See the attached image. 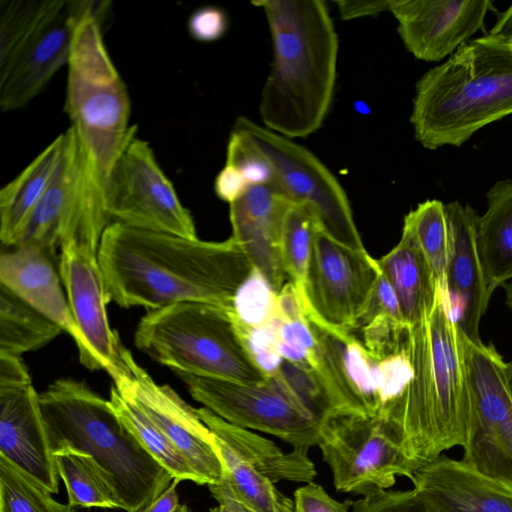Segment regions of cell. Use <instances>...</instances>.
<instances>
[{
    "label": "cell",
    "mask_w": 512,
    "mask_h": 512,
    "mask_svg": "<svg viewBox=\"0 0 512 512\" xmlns=\"http://www.w3.org/2000/svg\"><path fill=\"white\" fill-rule=\"evenodd\" d=\"M98 258L109 298L123 308L201 302L230 311L253 271L232 236L204 241L117 222L105 229Z\"/></svg>",
    "instance_id": "1"
},
{
    "label": "cell",
    "mask_w": 512,
    "mask_h": 512,
    "mask_svg": "<svg viewBox=\"0 0 512 512\" xmlns=\"http://www.w3.org/2000/svg\"><path fill=\"white\" fill-rule=\"evenodd\" d=\"M407 350L411 378L377 413L418 470L445 450L465 446L473 412L462 331L440 286L431 308L409 327Z\"/></svg>",
    "instance_id": "2"
},
{
    "label": "cell",
    "mask_w": 512,
    "mask_h": 512,
    "mask_svg": "<svg viewBox=\"0 0 512 512\" xmlns=\"http://www.w3.org/2000/svg\"><path fill=\"white\" fill-rule=\"evenodd\" d=\"M273 44V60L259 105L264 127L291 138L317 131L329 111L338 36L321 0H258Z\"/></svg>",
    "instance_id": "3"
},
{
    "label": "cell",
    "mask_w": 512,
    "mask_h": 512,
    "mask_svg": "<svg viewBox=\"0 0 512 512\" xmlns=\"http://www.w3.org/2000/svg\"><path fill=\"white\" fill-rule=\"evenodd\" d=\"M39 403L52 454L72 449L91 456L126 512H137L173 481L119 419L109 400L85 383L56 380L39 394Z\"/></svg>",
    "instance_id": "4"
},
{
    "label": "cell",
    "mask_w": 512,
    "mask_h": 512,
    "mask_svg": "<svg viewBox=\"0 0 512 512\" xmlns=\"http://www.w3.org/2000/svg\"><path fill=\"white\" fill-rule=\"evenodd\" d=\"M512 114V50L482 36L416 83L410 122L425 148L461 146Z\"/></svg>",
    "instance_id": "5"
},
{
    "label": "cell",
    "mask_w": 512,
    "mask_h": 512,
    "mask_svg": "<svg viewBox=\"0 0 512 512\" xmlns=\"http://www.w3.org/2000/svg\"><path fill=\"white\" fill-rule=\"evenodd\" d=\"M106 2L87 1L67 63L64 109L84 151L105 180L135 125L125 83L104 43Z\"/></svg>",
    "instance_id": "6"
},
{
    "label": "cell",
    "mask_w": 512,
    "mask_h": 512,
    "mask_svg": "<svg viewBox=\"0 0 512 512\" xmlns=\"http://www.w3.org/2000/svg\"><path fill=\"white\" fill-rule=\"evenodd\" d=\"M134 343L174 372L250 384L269 379L247 351L229 311L220 306L182 302L148 310Z\"/></svg>",
    "instance_id": "7"
},
{
    "label": "cell",
    "mask_w": 512,
    "mask_h": 512,
    "mask_svg": "<svg viewBox=\"0 0 512 512\" xmlns=\"http://www.w3.org/2000/svg\"><path fill=\"white\" fill-rule=\"evenodd\" d=\"M104 183L70 126L54 175L14 247L37 246L56 256V249L74 238L99 248L111 224L104 207Z\"/></svg>",
    "instance_id": "8"
},
{
    "label": "cell",
    "mask_w": 512,
    "mask_h": 512,
    "mask_svg": "<svg viewBox=\"0 0 512 512\" xmlns=\"http://www.w3.org/2000/svg\"><path fill=\"white\" fill-rule=\"evenodd\" d=\"M212 431L225 468V477L236 495L255 512H294V502L275 486L277 482L309 483L316 477L308 449L282 451L272 441L198 409Z\"/></svg>",
    "instance_id": "9"
},
{
    "label": "cell",
    "mask_w": 512,
    "mask_h": 512,
    "mask_svg": "<svg viewBox=\"0 0 512 512\" xmlns=\"http://www.w3.org/2000/svg\"><path fill=\"white\" fill-rule=\"evenodd\" d=\"M233 128L246 134L268 158L274 184L289 202L307 207L330 238L366 250L343 187L312 152L246 117H238Z\"/></svg>",
    "instance_id": "10"
},
{
    "label": "cell",
    "mask_w": 512,
    "mask_h": 512,
    "mask_svg": "<svg viewBox=\"0 0 512 512\" xmlns=\"http://www.w3.org/2000/svg\"><path fill=\"white\" fill-rule=\"evenodd\" d=\"M111 223L196 238L190 211L158 164L149 143L133 129L104 183Z\"/></svg>",
    "instance_id": "11"
},
{
    "label": "cell",
    "mask_w": 512,
    "mask_h": 512,
    "mask_svg": "<svg viewBox=\"0 0 512 512\" xmlns=\"http://www.w3.org/2000/svg\"><path fill=\"white\" fill-rule=\"evenodd\" d=\"M190 395L225 421L271 434L293 448L318 445L325 424L307 411L274 377L242 383L175 372Z\"/></svg>",
    "instance_id": "12"
},
{
    "label": "cell",
    "mask_w": 512,
    "mask_h": 512,
    "mask_svg": "<svg viewBox=\"0 0 512 512\" xmlns=\"http://www.w3.org/2000/svg\"><path fill=\"white\" fill-rule=\"evenodd\" d=\"M380 269L366 250L347 247L320 228L302 289L307 315L340 336L353 333L367 313Z\"/></svg>",
    "instance_id": "13"
},
{
    "label": "cell",
    "mask_w": 512,
    "mask_h": 512,
    "mask_svg": "<svg viewBox=\"0 0 512 512\" xmlns=\"http://www.w3.org/2000/svg\"><path fill=\"white\" fill-rule=\"evenodd\" d=\"M473 412L460 460L473 470L512 487V395L503 358L493 345L462 332Z\"/></svg>",
    "instance_id": "14"
},
{
    "label": "cell",
    "mask_w": 512,
    "mask_h": 512,
    "mask_svg": "<svg viewBox=\"0 0 512 512\" xmlns=\"http://www.w3.org/2000/svg\"><path fill=\"white\" fill-rule=\"evenodd\" d=\"M318 446L340 492L366 496L391 488L397 477L411 480L416 471L379 413L331 419Z\"/></svg>",
    "instance_id": "15"
},
{
    "label": "cell",
    "mask_w": 512,
    "mask_h": 512,
    "mask_svg": "<svg viewBox=\"0 0 512 512\" xmlns=\"http://www.w3.org/2000/svg\"><path fill=\"white\" fill-rule=\"evenodd\" d=\"M123 372L113 386L135 404L171 440L204 485L217 484L225 468L214 435L190 406L170 386L158 384L123 347Z\"/></svg>",
    "instance_id": "16"
},
{
    "label": "cell",
    "mask_w": 512,
    "mask_h": 512,
    "mask_svg": "<svg viewBox=\"0 0 512 512\" xmlns=\"http://www.w3.org/2000/svg\"><path fill=\"white\" fill-rule=\"evenodd\" d=\"M98 250L74 238L64 241L60 247L59 274L84 341L80 362L90 370H105L113 380L124 369V346L108 321L106 305L110 298Z\"/></svg>",
    "instance_id": "17"
},
{
    "label": "cell",
    "mask_w": 512,
    "mask_h": 512,
    "mask_svg": "<svg viewBox=\"0 0 512 512\" xmlns=\"http://www.w3.org/2000/svg\"><path fill=\"white\" fill-rule=\"evenodd\" d=\"M489 0H391L389 11L405 48L417 59L450 57L483 29Z\"/></svg>",
    "instance_id": "18"
},
{
    "label": "cell",
    "mask_w": 512,
    "mask_h": 512,
    "mask_svg": "<svg viewBox=\"0 0 512 512\" xmlns=\"http://www.w3.org/2000/svg\"><path fill=\"white\" fill-rule=\"evenodd\" d=\"M87 1L64 0L38 29L0 79V110L10 112L29 104L67 65L77 22Z\"/></svg>",
    "instance_id": "19"
},
{
    "label": "cell",
    "mask_w": 512,
    "mask_h": 512,
    "mask_svg": "<svg viewBox=\"0 0 512 512\" xmlns=\"http://www.w3.org/2000/svg\"><path fill=\"white\" fill-rule=\"evenodd\" d=\"M451 233V250L445 283L441 288L452 316L471 341H481L480 322L493 290L490 288L479 255L475 210L458 201L446 204Z\"/></svg>",
    "instance_id": "20"
},
{
    "label": "cell",
    "mask_w": 512,
    "mask_h": 512,
    "mask_svg": "<svg viewBox=\"0 0 512 512\" xmlns=\"http://www.w3.org/2000/svg\"><path fill=\"white\" fill-rule=\"evenodd\" d=\"M0 456L52 494L59 492V474L33 384L0 390Z\"/></svg>",
    "instance_id": "21"
},
{
    "label": "cell",
    "mask_w": 512,
    "mask_h": 512,
    "mask_svg": "<svg viewBox=\"0 0 512 512\" xmlns=\"http://www.w3.org/2000/svg\"><path fill=\"white\" fill-rule=\"evenodd\" d=\"M288 203L271 183L251 186L229 205L232 237L276 293L288 279L280 252L282 222Z\"/></svg>",
    "instance_id": "22"
},
{
    "label": "cell",
    "mask_w": 512,
    "mask_h": 512,
    "mask_svg": "<svg viewBox=\"0 0 512 512\" xmlns=\"http://www.w3.org/2000/svg\"><path fill=\"white\" fill-rule=\"evenodd\" d=\"M411 481L436 512H512V487L444 455Z\"/></svg>",
    "instance_id": "23"
},
{
    "label": "cell",
    "mask_w": 512,
    "mask_h": 512,
    "mask_svg": "<svg viewBox=\"0 0 512 512\" xmlns=\"http://www.w3.org/2000/svg\"><path fill=\"white\" fill-rule=\"evenodd\" d=\"M13 248L1 254L0 284L69 334L82 353L84 341L55 268L56 256L37 246Z\"/></svg>",
    "instance_id": "24"
},
{
    "label": "cell",
    "mask_w": 512,
    "mask_h": 512,
    "mask_svg": "<svg viewBox=\"0 0 512 512\" xmlns=\"http://www.w3.org/2000/svg\"><path fill=\"white\" fill-rule=\"evenodd\" d=\"M377 263L409 327L418 323L434 303L440 285L411 234L402 229L400 241Z\"/></svg>",
    "instance_id": "25"
},
{
    "label": "cell",
    "mask_w": 512,
    "mask_h": 512,
    "mask_svg": "<svg viewBox=\"0 0 512 512\" xmlns=\"http://www.w3.org/2000/svg\"><path fill=\"white\" fill-rule=\"evenodd\" d=\"M64 133L50 142L0 190V241L14 247L28 218L46 191L59 163Z\"/></svg>",
    "instance_id": "26"
},
{
    "label": "cell",
    "mask_w": 512,
    "mask_h": 512,
    "mask_svg": "<svg viewBox=\"0 0 512 512\" xmlns=\"http://www.w3.org/2000/svg\"><path fill=\"white\" fill-rule=\"evenodd\" d=\"M486 200V210L477 220V243L487 282L494 291L512 280V179L496 182Z\"/></svg>",
    "instance_id": "27"
},
{
    "label": "cell",
    "mask_w": 512,
    "mask_h": 512,
    "mask_svg": "<svg viewBox=\"0 0 512 512\" xmlns=\"http://www.w3.org/2000/svg\"><path fill=\"white\" fill-rule=\"evenodd\" d=\"M63 330L0 284V353L21 356L41 349Z\"/></svg>",
    "instance_id": "28"
},
{
    "label": "cell",
    "mask_w": 512,
    "mask_h": 512,
    "mask_svg": "<svg viewBox=\"0 0 512 512\" xmlns=\"http://www.w3.org/2000/svg\"><path fill=\"white\" fill-rule=\"evenodd\" d=\"M109 402L123 424L142 446L173 476L181 481L204 485L187 459L171 440L135 404L125 399L112 386Z\"/></svg>",
    "instance_id": "29"
},
{
    "label": "cell",
    "mask_w": 512,
    "mask_h": 512,
    "mask_svg": "<svg viewBox=\"0 0 512 512\" xmlns=\"http://www.w3.org/2000/svg\"><path fill=\"white\" fill-rule=\"evenodd\" d=\"M53 456L67 490L68 504L83 508L121 509L113 488L91 456L72 449H61Z\"/></svg>",
    "instance_id": "30"
},
{
    "label": "cell",
    "mask_w": 512,
    "mask_h": 512,
    "mask_svg": "<svg viewBox=\"0 0 512 512\" xmlns=\"http://www.w3.org/2000/svg\"><path fill=\"white\" fill-rule=\"evenodd\" d=\"M64 0L0 1V79L43 23Z\"/></svg>",
    "instance_id": "31"
},
{
    "label": "cell",
    "mask_w": 512,
    "mask_h": 512,
    "mask_svg": "<svg viewBox=\"0 0 512 512\" xmlns=\"http://www.w3.org/2000/svg\"><path fill=\"white\" fill-rule=\"evenodd\" d=\"M403 229L411 234L443 288L451 250L446 204L436 199L418 204L404 217Z\"/></svg>",
    "instance_id": "32"
},
{
    "label": "cell",
    "mask_w": 512,
    "mask_h": 512,
    "mask_svg": "<svg viewBox=\"0 0 512 512\" xmlns=\"http://www.w3.org/2000/svg\"><path fill=\"white\" fill-rule=\"evenodd\" d=\"M319 225L304 205L289 202L282 222L280 252L283 268L298 291L303 287Z\"/></svg>",
    "instance_id": "33"
},
{
    "label": "cell",
    "mask_w": 512,
    "mask_h": 512,
    "mask_svg": "<svg viewBox=\"0 0 512 512\" xmlns=\"http://www.w3.org/2000/svg\"><path fill=\"white\" fill-rule=\"evenodd\" d=\"M36 479L0 456V512H76Z\"/></svg>",
    "instance_id": "34"
},
{
    "label": "cell",
    "mask_w": 512,
    "mask_h": 512,
    "mask_svg": "<svg viewBox=\"0 0 512 512\" xmlns=\"http://www.w3.org/2000/svg\"><path fill=\"white\" fill-rule=\"evenodd\" d=\"M277 294L265 278L253 268L250 276L237 291L229 314L236 324L244 327L268 326L276 318Z\"/></svg>",
    "instance_id": "35"
},
{
    "label": "cell",
    "mask_w": 512,
    "mask_h": 512,
    "mask_svg": "<svg viewBox=\"0 0 512 512\" xmlns=\"http://www.w3.org/2000/svg\"><path fill=\"white\" fill-rule=\"evenodd\" d=\"M226 165L237 169L250 186L275 182V173L268 158L243 132L232 128L229 136Z\"/></svg>",
    "instance_id": "36"
},
{
    "label": "cell",
    "mask_w": 512,
    "mask_h": 512,
    "mask_svg": "<svg viewBox=\"0 0 512 512\" xmlns=\"http://www.w3.org/2000/svg\"><path fill=\"white\" fill-rule=\"evenodd\" d=\"M353 512H436L415 489L382 490L352 503Z\"/></svg>",
    "instance_id": "37"
},
{
    "label": "cell",
    "mask_w": 512,
    "mask_h": 512,
    "mask_svg": "<svg viewBox=\"0 0 512 512\" xmlns=\"http://www.w3.org/2000/svg\"><path fill=\"white\" fill-rule=\"evenodd\" d=\"M228 16L217 6H202L192 12L187 21L190 36L199 42H213L224 36L228 29Z\"/></svg>",
    "instance_id": "38"
},
{
    "label": "cell",
    "mask_w": 512,
    "mask_h": 512,
    "mask_svg": "<svg viewBox=\"0 0 512 512\" xmlns=\"http://www.w3.org/2000/svg\"><path fill=\"white\" fill-rule=\"evenodd\" d=\"M294 512H349L347 503L333 499L324 488L309 482L294 492Z\"/></svg>",
    "instance_id": "39"
},
{
    "label": "cell",
    "mask_w": 512,
    "mask_h": 512,
    "mask_svg": "<svg viewBox=\"0 0 512 512\" xmlns=\"http://www.w3.org/2000/svg\"><path fill=\"white\" fill-rule=\"evenodd\" d=\"M251 186L234 167L224 165L214 181V190L219 199L232 204L240 199Z\"/></svg>",
    "instance_id": "40"
},
{
    "label": "cell",
    "mask_w": 512,
    "mask_h": 512,
    "mask_svg": "<svg viewBox=\"0 0 512 512\" xmlns=\"http://www.w3.org/2000/svg\"><path fill=\"white\" fill-rule=\"evenodd\" d=\"M32 379L21 357L0 353V390L31 385Z\"/></svg>",
    "instance_id": "41"
},
{
    "label": "cell",
    "mask_w": 512,
    "mask_h": 512,
    "mask_svg": "<svg viewBox=\"0 0 512 512\" xmlns=\"http://www.w3.org/2000/svg\"><path fill=\"white\" fill-rule=\"evenodd\" d=\"M334 3L343 20H352L389 11L391 0H337Z\"/></svg>",
    "instance_id": "42"
},
{
    "label": "cell",
    "mask_w": 512,
    "mask_h": 512,
    "mask_svg": "<svg viewBox=\"0 0 512 512\" xmlns=\"http://www.w3.org/2000/svg\"><path fill=\"white\" fill-rule=\"evenodd\" d=\"M207 486L218 504H225L235 512H255L236 495L225 476L221 482Z\"/></svg>",
    "instance_id": "43"
},
{
    "label": "cell",
    "mask_w": 512,
    "mask_h": 512,
    "mask_svg": "<svg viewBox=\"0 0 512 512\" xmlns=\"http://www.w3.org/2000/svg\"><path fill=\"white\" fill-rule=\"evenodd\" d=\"M178 483V480L173 479L171 484L156 499L137 512H176L181 505L177 493Z\"/></svg>",
    "instance_id": "44"
},
{
    "label": "cell",
    "mask_w": 512,
    "mask_h": 512,
    "mask_svg": "<svg viewBox=\"0 0 512 512\" xmlns=\"http://www.w3.org/2000/svg\"><path fill=\"white\" fill-rule=\"evenodd\" d=\"M489 40L500 43H512V4L504 11L492 27L490 32L485 35Z\"/></svg>",
    "instance_id": "45"
},
{
    "label": "cell",
    "mask_w": 512,
    "mask_h": 512,
    "mask_svg": "<svg viewBox=\"0 0 512 512\" xmlns=\"http://www.w3.org/2000/svg\"><path fill=\"white\" fill-rule=\"evenodd\" d=\"M502 287L505 291V303L512 312V280L503 284Z\"/></svg>",
    "instance_id": "46"
},
{
    "label": "cell",
    "mask_w": 512,
    "mask_h": 512,
    "mask_svg": "<svg viewBox=\"0 0 512 512\" xmlns=\"http://www.w3.org/2000/svg\"><path fill=\"white\" fill-rule=\"evenodd\" d=\"M505 372H506V378H507L509 390L512 395V360L510 362H506Z\"/></svg>",
    "instance_id": "47"
},
{
    "label": "cell",
    "mask_w": 512,
    "mask_h": 512,
    "mask_svg": "<svg viewBox=\"0 0 512 512\" xmlns=\"http://www.w3.org/2000/svg\"><path fill=\"white\" fill-rule=\"evenodd\" d=\"M211 512H235L232 508L225 504H219L211 509Z\"/></svg>",
    "instance_id": "48"
},
{
    "label": "cell",
    "mask_w": 512,
    "mask_h": 512,
    "mask_svg": "<svg viewBox=\"0 0 512 512\" xmlns=\"http://www.w3.org/2000/svg\"><path fill=\"white\" fill-rule=\"evenodd\" d=\"M176 512H192L190 507L186 504H181Z\"/></svg>",
    "instance_id": "49"
},
{
    "label": "cell",
    "mask_w": 512,
    "mask_h": 512,
    "mask_svg": "<svg viewBox=\"0 0 512 512\" xmlns=\"http://www.w3.org/2000/svg\"><path fill=\"white\" fill-rule=\"evenodd\" d=\"M484 36H485V35H484ZM485 37H486V36H485ZM495 43H496V42H495ZM498 44H500V43H498ZM501 45H503V46H505V47L509 48L510 50H512V43H509V44H501Z\"/></svg>",
    "instance_id": "50"
}]
</instances>
